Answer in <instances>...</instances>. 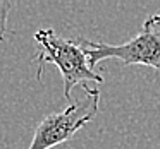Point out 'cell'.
Here are the masks:
<instances>
[{
    "mask_svg": "<svg viewBox=\"0 0 160 149\" xmlns=\"http://www.w3.org/2000/svg\"><path fill=\"white\" fill-rule=\"evenodd\" d=\"M78 41L86 52L91 70L105 58H117L126 65H146L160 70V12L148 16L141 31L121 45H108L86 38H79Z\"/></svg>",
    "mask_w": 160,
    "mask_h": 149,
    "instance_id": "cell-2",
    "label": "cell"
},
{
    "mask_svg": "<svg viewBox=\"0 0 160 149\" xmlns=\"http://www.w3.org/2000/svg\"><path fill=\"white\" fill-rule=\"evenodd\" d=\"M36 53V79L42 77V70L47 62L59 67L64 79V98L69 100L72 87L78 84H86L88 81L103 82V77L98 76L88 65V57L79 41H71L59 36L52 28H42L35 33Z\"/></svg>",
    "mask_w": 160,
    "mask_h": 149,
    "instance_id": "cell-1",
    "label": "cell"
},
{
    "mask_svg": "<svg viewBox=\"0 0 160 149\" xmlns=\"http://www.w3.org/2000/svg\"><path fill=\"white\" fill-rule=\"evenodd\" d=\"M12 2H0V41L5 40V31H7V17L12 9Z\"/></svg>",
    "mask_w": 160,
    "mask_h": 149,
    "instance_id": "cell-4",
    "label": "cell"
},
{
    "mask_svg": "<svg viewBox=\"0 0 160 149\" xmlns=\"http://www.w3.org/2000/svg\"><path fill=\"white\" fill-rule=\"evenodd\" d=\"M83 91L86 96L81 98L78 103L69 105L59 113H50L40 122L28 149H52L72 139L79 128L93 120L98 111L100 91L91 89L86 84H83Z\"/></svg>",
    "mask_w": 160,
    "mask_h": 149,
    "instance_id": "cell-3",
    "label": "cell"
}]
</instances>
